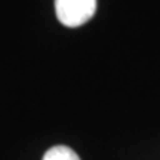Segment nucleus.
Masks as SVG:
<instances>
[{"instance_id": "nucleus-2", "label": "nucleus", "mask_w": 160, "mask_h": 160, "mask_svg": "<svg viewBox=\"0 0 160 160\" xmlns=\"http://www.w3.org/2000/svg\"><path fill=\"white\" fill-rule=\"evenodd\" d=\"M42 160H80L74 150L65 145H55L45 153Z\"/></svg>"}, {"instance_id": "nucleus-1", "label": "nucleus", "mask_w": 160, "mask_h": 160, "mask_svg": "<svg viewBox=\"0 0 160 160\" xmlns=\"http://www.w3.org/2000/svg\"><path fill=\"white\" fill-rule=\"evenodd\" d=\"M97 11V0H55L57 18L65 27H80Z\"/></svg>"}]
</instances>
